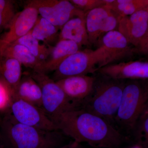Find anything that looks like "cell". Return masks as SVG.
I'll return each mask as SVG.
<instances>
[{
	"instance_id": "603a6c76",
	"label": "cell",
	"mask_w": 148,
	"mask_h": 148,
	"mask_svg": "<svg viewBox=\"0 0 148 148\" xmlns=\"http://www.w3.org/2000/svg\"><path fill=\"white\" fill-rule=\"evenodd\" d=\"M132 133L138 145L143 148H148V106L146 107L136 122Z\"/></svg>"
},
{
	"instance_id": "7402d4cb",
	"label": "cell",
	"mask_w": 148,
	"mask_h": 148,
	"mask_svg": "<svg viewBox=\"0 0 148 148\" xmlns=\"http://www.w3.org/2000/svg\"><path fill=\"white\" fill-rule=\"evenodd\" d=\"M14 42L27 48L40 64L48 57L53 47L45 44H41L39 41L32 36L30 32Z\"/></svg>"
},
{
	"instance_id": "8fae6325",
	"label": "cell",
	"mask_w": 148,
	"mask_h": 148,
	"mask_svg": "<svg viewBox=\"0 0 148 148\" xmlns=\"http://www.w3.org/2000/svg\"><path fill=\"white\" fill-rule=\"evenodd\" d=\"M95 79V76L83 75L69 77L56 82L72 105L79 109L92 92Z\"/></svg>"
},
{
	"instance_id": "44dd1931",
	"label": "cell",
	"mask_w": 148,
	"mask_h": 148,
	"mask_svg": "<svg viewBox=\"0 0 148 148\" xmlns=\"http://www.w3.org/2000/svg\"><path fill=\"white\" fill-rule=\"evenodd\" d=\"M58 29L45 18L39 16L30 33L36 39L49 45L58 38Z\"/></svg>"
},
{
	"instance_id": "9c48e42d",
	"label": "cell",
	"mask_w": 148,
	"mask_h": 148,
	"mask_svg": "<svg viewBox=\"0 0 148 148\" xmlns=\"http://www.w3.org/2000/svg\"><path fill=\"white\" fill-rule=\"evenodd\" d=\"M9 108V113L19 123L43 130H58L40 108L16 99H12Z\"/></svg>"
},
{
	"instance_id": "9a60e30c",
	"label": "cell",
	"mask_w": 148,
	"mask_h": 148,
	"mask_svg": "<svg viewBox=\"0 0 148 148\" xmlns=\"http://www.w3.org/2000/svg\"><path fill=\"white\" fill-rule=\"evenodd\" d=\"M79 48L76 43L71 41H58L55 46L52 47L47 58L33 71L45 74L55 71L66 58L78 51Z\"/></svg>"
},
{
	"instance_id": "d4e9b609",
	"label": "cell",
	"mask_w": 148,
	"mask_h": 148,
	"mask_svg": "<svg viewBox=\"0 0 148 148\" xmlns=\"http://www.w3.org/2000/svg\"><path fill=\"white\" fill-rule=\"evenodd\" d=\"M11 101L10 90L7 86L0 80V111L9 108Z\"/></svg>"
},
{
	"instance_id": "30bf717a",
	"label": "cell",
	"mask_w": 148,
	"mask_h": 148,
	"mask_svg": "<svg viewBox=\"0 0 148 148\" xmlns=\"http://www.w3.org/2000/svg\"><path fill=\"white\" fill-rule=\"evenodd\" d=\"M119 17L105 7L86 13V25L90 45L97 44L108 32L118 27Z\"/></svg>"
},
{
	"instance_id": "cb8c5ba5",
	"label": "cell",
	"mask_w": 148,
	"mask_h": 148,
	"mask_svg": "<svg viewBox=\"0 0 148 148\" xmlns=\"http://www.w3.org/2000/svg\"><path fill=\"white\" fill-rule=\"evenodd\" d=\"M77 8L86 13L94 9L105 6L107 0H71L70 1Z\"/></svg>"
},
{
	"instance_id": "d6986e66",
	"label": "cell",
	"mask_w": 148,
	"mask_h": 148,
	"mask_svg": "<svg viewBox=\"0 0 148 148\" xmlns=\"http://www.w3.org/2000/svg\"><path fill=\"white\" fill-rule=\"evenodd\" d=\"M21 64L16 59L0 54V80L12 95L22 77Z\"/></svg>"
},
{
	"instance_id": "ffe728a7",
	"label": "cell",
	"mask_w": 148,
	"mask_h": 148,
	"mask_svg": "<svg viewBox=\"0 0 148 148\" xmlns=\"http://www.w3.org/2000/svg\"><path fill=\"white\" fill-rule=\"evenodd\" d=\"M105 7L112 11L119 17L130 16L148 8V0H110Z\"/></svg>"
},
{
	"instance_id": "f1b7e54d",
	"label": "cell",
	"mask_w": 148,
	"mask_h": 148,
	"mask_svg": "<svg viewBox=\"0 0 148 148\" xmlns=\"http://www.w3.org/2000/svg\"><path fill=\"white\" fill-rule=\"evenodd\" d=\"M132 148H143L141 147V146L139 145H137V146H136V147H132Z\"/></svg>"
},
{
	"instance_id": "f546056e",
	"label": "cell",
	"mask_w": 148,
	"mask_h": 148,
	"mask_svg": "<svg viewBox=\"0 0 148 148\" xmlns=\"http://www.w3.org/2000/svg\"><path fill=\"white\" fill-rule=\"evenodd\" d=\"M0 137H1V133H0Z\"/></svg>"
},
{
	"instance_id": "7c38bea8",
	"label": "cell",
	"mask_w": 148,
	"mask_h": 148,
	"mask_svg": "<svg viewBox=\"0 0 148 148\" xmlns=\"http://www.w3.org/2000/svg\"><path fill=\"white\" fill-rule=\"evenodd\" d=\"M99 74L116 80H147V61H136L108 64L97 71Z\"/></svg>"
},
{
	"instance_id": "5b68a950",
	"label": "cell",
	"mask_w": 148,
	"mask_h": 148,
	"mask_svg": "<svg viewBox=\"0 0 148 148\" xmlns=\"http://www.w3.org/2000/svg\"><path fill=\"white\" fill-rule=\"evenodd\" d=\"M107 58L101 46L95 50L85 49L70 56L58 66L54 73L56 81L75 76L93 73L107 65Z\"/></svg>"
},
{
	"instance_id": "8992f818",
	"label": "cell",
	"mask_w": 148,
	"mask_h": 148,
	"mask_svg": "<svg viewBox=\"0 0 148 148\" xmlns=\"http://www.w3.org/2000/svg\"><path fill=\"white\" fill-rule=\"evenodd\" d=\"M29 75L39 85L42 92L41 109L53 123L63 113L76 109L55 81L47 74L33 71Z\"/></svg>"
},
{
	"instance_id": "ac0fdd59",
	"label": "cell",
	"mask_w": 148,
	"mask_h": 148,
	"mask_svg": "<svg viewBox=\"0 0 148 148\" xmlns=\"http://www.w3.org/2000/svg\"><path fill=\"white\" fill-rule=\"evenodd\" d=\"M0 54L16 59L21 65L31 68L33 71L40 64L24 46L16 42H7L1 39Z\"/></svg>"
},
{
	"instance_id": "7a4b0ae2",
	"label": "cell",
	"mask_w": 148,
	"mask_h": 148,
	"mask_svg": "<svg viewBox=\"0 0 148 148\" xmlns=\"http://www.w3.org/2000/svg\"><path fill=\"white\" fill-rule=\"evenodd\" d=\"M100 75L95 77L92 92L79 109L100 117L115 127V119L125 82Z\"/></svg>"
},
{
	"instance_id": "484cf974",
	"label": "cell",
	"mask_w": 148,
	"mask_h": 148,
	"mask_svg": "<svg viewBox=\"0 0 148 148\" xmlns=\"http://www.w3.org/2000/svg\"><path fill=\"white\" fill-rule=\"evenodd\" d=\"M16 12L0 11V29L5 28L11 21Z\"/></svg>"
},
{
	"instance_id": "4fadbf2b",
	"label": "cell",
	"mask_w": 148,
	"mask_h": 148,
	"mask_svg": "<svg viewBox=\"0 0 148 148\" xmlns=\"http://www.w3.org/2000/svg\"><path fill=\"white\" fill-rule=\"evenodd\" d=\"M38 16L36 9L26 6L23 10L16 13L5 27L6 32L0 39L7 42L16 41L31 32Z\"/></svg>"
},
{
	"instance_id": "3957f363",
	"label": "cell",
	"mask_w": 148,
	"mask_h": 148,
	"mask_svg": "<svg viewBox=\"0 0 148 148\" xmlns=\"http://www.w3.org/2000/svg\"><path fill=\"white\" fill-rule=\"evenodd\" d=\"M1 127L3 135L13 148H55L64 140L60 130L48 131L21 124L9 113Z\"/></svg>"
},
{
	"instance_id": "52a82bcc",
	"label": "cell",
	"mask_w": 148,
	"mask_h": 148,
	"mask_svg": "<svg viewBox=\"0 0 148 148\" xmlns=\"http://www.w3.org/2000/svg\"><path fill=\"white\" fill-rule=\"evenodd\" d=\"M118 28L135 51L148 54V8L119 17Z\"/></svg>"
},
{
	"instance_id": "e0dca14e",
	"label": "cell",
	"mask_w": 148,
	"mask_h": 148,
	"mask_svg": "<svg viewBox=\"0 0 148 148\" xmlns=\"http://www.w3.org/2000/svg\"><path fill=\"white\" fill-rule=\"evenodd\" d=\"M12 99H19L42 108V92L39 85L29 75L21 77Z\"/></svg>"
},
{
	"instance_id": "ba28073f",
	"label": "cell",
	"mask_w": 148,
	"mask_h": 148,
	"mask_svg": "<svg viewBox=\"0 0 148 148\" xmlns=\"http://www.w3.org/2000/svg\"><path fill=\"white\" fill-rule=\"evenodd\" d=\"M26 6L36 10L39 15L58 29L75 17H86V13L67 0H30Z\"/></svg>"
},
{
	"instance_id": "4316f807",
	"label": "cell",
	"mask_w": 148,
	"mask_h": 148,
	"mask_svg": "<svg viewBox=\"0 0 148 148\" xmlns=\"http://www.w3.org/2000/svg\"><path fill=\"white\" fill-rule=\"evenodd\" d=\"M0 11L15 12L13 2L8 0H0Z\"/></svg>"
},
{
	"instance_id": "277c9868",
	"label": "cell",
	"mask_w": 148,
	"mask_h": 148,
	"mask_svg": "<svg viewBox=\"0 0 148 148\" xmlns=\"http://www.w3.org/2000/svg\"><path fill=\"white\" fill-rule=\"evenodd\" d=\"M145 80H130L125 84L115 122L127 133L148 106V87Z\"/></svg>"
},
{
	"instance_id": "83f0119b",
	"label": "cell",
	"mask_w": 148,
	"mask_h": 148,
	"mask_svg": "<svg viewBox=\"0 0 148 148\" xmlns=\"http://www.w3.org/2000/svg\"><path fill=\"white\" fill-rule=\"evenodd\" d=\"M61 148H84L80 143L73 141L70 142L68 145Z\"/></svg>"
},
{
	"instance_id": "6da1fadb",
	"label": "cell",
	"mask_w": 148,
	"mask_h": 148,
	"mask_svg": "<svg viewBox=\"0 0 148 148\" xmlns=\"http://www.w3.org/2000/svg\"><path fill=\"white\" fill-rule=\"evenodd\" d=\"M54 124L58 130L74 141L94 148H119L129 140L105 120L82 109L63 113Z\"/></svg>"
},
{
	"instance_id": "5bb4252c",
	"label": "cell",
	"mask_w": 148,
	"mask_h": 148,
	"mask_svg": "<svg viewBox=\"0 0 148 148\" xmlns=\"http://www.w3.org/2000/svg\"><path fill=\"white\" fill-rule=\"evenodd\" d=\"M101 46L106 53L107 65L130 56L136 51L125 37L115 30L108 32L103 36Z\"/></svg>"
},
{
	"instance_id": "2e32d148",
	"label": "cell",
	"mask_w": 148,
	"mask_h": 148,
	"mask_svg": "<svg viewBox=\"0 0 148 148\" xmlns=\"http://www.w3.org/2000/svg\"><path fill=\"white\" fill-rule=\"evenodd\" d=\"M62 40L74 42L79 47L89 45L86 17H75L67 21L61 28L58 36V41Z\"/></svg>"
}]
</instances>
